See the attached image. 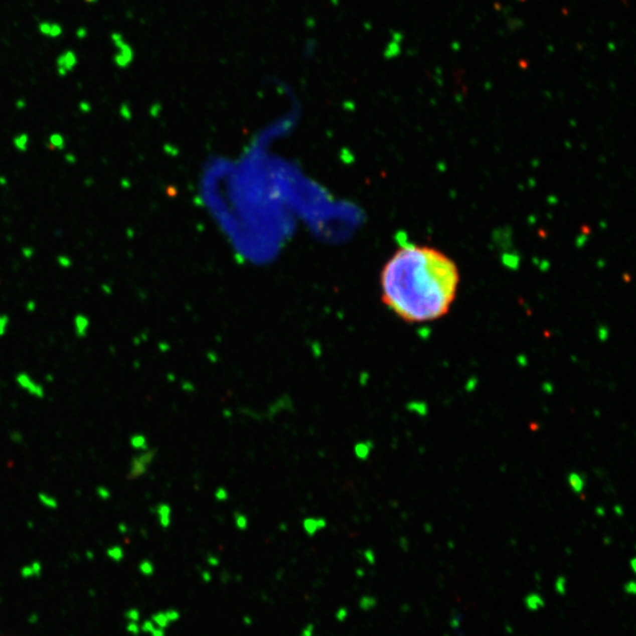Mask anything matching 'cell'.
Here are the masks:
<instances>
[{
	"label": "cell",
	"instance_id": "obj_1",
	"mask_svg": "<svg viewBox=\"0 0 636 636\" xmlns=\"http://www.w3.org/2000/svg\"><path fill=\"white\" fill-rule=\"evenodd\" d=\"M459 285L456 263L425 245L396 250L381 273L382 300L408 323H428L448 314Z\"/></svg>",
	"mask_w": 636,
	"mask_h": 636
},
{
	"label": "cell",
	"instance_id": "obj_2",
	"mask_svg": "<svg viewBox=\"0 0 636 636\" xmlns=\"http://www.w3.org/2000/svg\"><path fill=\"white\" fill-rule=\"evenodd\" d=\"M327 527V521L324 519H306L304 520L303 522V528L305 530V533L307 535L313 536L314 534H317L320 530L324 529Z\"/></svg>",
	"mask_w": 636,
	"mask_h": 636
},
{
	"label": "cell",
	"instance_id": "obj_3",
	"mask_svg": "<svg viewBox=\"0 0 636 636\" xmlns=\"http://www.w3.org/2000/svg\"><path fill=\"white\" fill-rule=\"evenodd\" d=\"M76 64H77V59L73 53H67V55L63 56L58 62L59 73L62 74V76H65L69 71H71L74 66H76Z\"/></svg>",
	"mask_w": 636,
	"mask_h": 636
},
{
	"label": "cell",
	"instance_id": "obj_4",
	"mask_svg": "<svg viewBox=\"0 0 636 636\" xmlns=\"http://www.w3.org/2000/svg\"><path fill=\"white\" fill-rule=\"evenodd\" d=\"M29 143H30V137L28 133H19L13 138V146L17 151L19 152H26L29 148Z\"/></svg>",
	"mask_w": 636,
	"mask_h": 636
},
{
	"label": "cell",
	"instance_id": "obj_5",
	"mask_svg": "<svg viewBox=\"0 0 636 636\" xmlns=\"http://www.w3.org/2000/svg\"><path fill=\"white\" fill-rule=\"evenodd\" d=\"M66 145V140L65 137L63 136L62 133H58V132H55L49 137V146L53 150H64Z\"/></svg>",
	"mask_w": 636,
	"mask_h": 636
},
{
	"label": "cell",
	"instance_id": "obj_6",
	"mask_svg": "<svg viewBox=\"0 0 636 636\" xmlns=\"http://www.w3.org/2000/svg\"><path fill=\"white\" fill-rule=\"evenodd\" d=\"M153 621L155 622V624H157L158 627L162 628V629H164L165 627H168L169 623H170V621H169V618H168L167 614H165V613H158L157 615H154Z\"/></svg>",
	"mask_w": 636,
	"mask_h": 636
},
{
	"label": "cell",
	"instance_id": "obj_7",
	"mask_svg": "<svg viewBox=\"0 0 636 636\" xmlns=\"http://www.w3.org/2000/svg\"><path fill=\"white\" fill-rule=\"evenodd\" d=\"M159 514H161L159 516H161L162 524H163L164 527H168L169 523H170V509H169V507L167 506L163 507L161 512H159Z\"/></svg>",
	"mask_w": 636,
	"mask_h": 636
},
{
	"label": "cell",
	"instance_id": "obj_8",
	"mask_svg": "<svg viewBox=\"0 0 636 636\" xmlns=\"http://www.w3.org/2000/svg\"><path fill=\"white\" fill-rule=\"evenodd\" d=\"M119 114H120V117L123 118V119H125V120H130L131 119V118H132V112H131V109L128 107L127 104H121L120 105Z\"/></svg>",
	"mask_w": 636,
	"mask_h": 636
},
{
	"label": "cell",
	"instance_id": "obj_9",
	"mask_svg": "<svg viewBox=\"0 0 636 636\" xmlns=\"http://www.w3.org/2000/svg\"><path fill=\"white\" fill-rule=\"evenodd\" d=\"M57 262H58L59 265L62 266V268H64V269L70 268V266L72 265V260H71L70 257H67L65 255L58 256V258H57Z\"/></svg>",
	"mask_w": 636,
	"mask_h": 636
},
{
	"label": "cell",
	"instance_id": "obj_10",
	"mask_svg": "<svg viewBox=\"0 0 636 636\" xmlns=\"http://www.w3.org/2000/svg\"><path fill=\"white\" fill-rule=\"evenodd\" d=\"M236 524H237V528H238V529L244 530V529H246V527H248V519H246L244 515H237Z\"/></svg>",
	"mask_w": 636,
	"mask_h": 636
},
{
	"label": "cell",
	"instance_id": "obj_11",
	"mask_svg": "<svg viewBox=\"0 0 636 636\" xmlns=\"http://www.w3.org/2000/svg\"><path fill=\"white\" fill-rule=\"evenodd\" d=\"M335 616H336L337 621H340V622L346 621V618L348 617V609L344 608V607H341L336 611V615H335Z\"/></svg>",
	"mask_w": 636,
	"mask_h": 636
},
{
	"label": "cell",
	"instance_id": "obj_12",
	"mask_svg": "<svg viewBox=\"0 0 636 636\" xmlns=\"http://www.w3.org/2000/svg\"><path fill=\"white\" fill-rule=\"evenodd\" d=\"M165 614H167V616L170 622L177 621L179 618V613L178 610H176V609H169L168 611H165Z\"/></svg>",
	"mask_w": 636,
	"mask_h": 636
},
{
	"label": "cell",
	"instance_id": "obj_13",
	"mask_svg": "<svg viewBox=\"0 0 636 636\" xmlns=\"http://www.w3.org/2000/svg\"><path fill=\"white\" fill-rule=\"evenodd\" d=\"M313 632H314V627H313V624H312V623H309V624H306L305 627H304V629L302 630V634H300V636H313Z\"/></svg>",
	"mask_w": 636,
	"mask_h": 636
},
{
	"label": "cell",
	"instance_id": "obj_14",
	"mask_svg": "<svg viewBox=\"0 0 636 636\" xmlns=\"http://www.w3.org/2000/svg\"><path fill=\"white\" fill-rule=\"evenodd\" d=\"M79 110L82 111L83 113H87V112H90V111H91V105H90V103H87V101H80V104H79Z\"/></svg>",
	"mask_w": 636,
	"mask_h": 636
},
{
	"label": "cell",
	"instance_id": "obj_15",
	"mask_svg": "<svg viewBox=\"0 0 636 636\" xmlns=\"http://www.w3.org/2000/svg\"><path fill=\"white\" fill-rule=\"evenodd\" d=\"M141 569H143L145 574H151L152 571H153V567H152V564L150 562H145L143 564V567H141Z\"/></svg>",
	"mask_w": 636,
	"mask_h": 636
},
{
	"label": "cell",
	"instance_id": "obj_16",
	"mask_svg": "<svg viewBox=\"0 0 636 636\" xmlns=\"http://www.w3.org/2000/svg\"><path fill=\"white\" fill-rule=\"evenodd\" d=\"M202 578H203V581L206 582V583H209V582L212 580V575H211V573H210L209 570H204L202 573Z\"/></svg>",
	"mask_w": 636,
	"mask_h": 636
},
{
	"label": "cell",
	"instance_id": "obj_17",
	"mask_svg": "<svg viewBox=\"0 0 636 636\" xmlns=\"http://www.w3.org/2000/svg\"><path fill=\"white\" fill-rule=\"evenodd\" d=\"M65 161H66L67 163H69V164L73 165V164H76V163H77V157H76V155H74V154L67 153V154L65 155Z\"/></svg>",
	"mask_w": 636,
	"mask_h": 636
},
{
	"label": "cell",
	"instance_id": "obj_18",
	"mask_svg": "<svg viewBox=\"0 0 636 636\" xmlns=\"http://www.w3.org/2000/svg\"><path fill=\"white\" fill-rule=\"evenodd\" d=\"M208 563L210 564V566H212V567H217L218 564H219V559H218V557H216V556H210L209 559H208Z\"/></svg>",
	"mask_w": 636,
	"mask_h": 636
},
{
	"label": "cell",
	"instance_id": "obj_19",
	"mask_svg": "<svg viewBox=\"0 0 636 636\" xmlns=\"http://www.w3.org/2000/svg\"><path fill=\"white\" fill-rule=\"evenodd\" d=\"M23 253H24V256L28 257V258H31V257L33 256V249H31V248H24L23 249Z\"/></svg>",
	"mask_w": 636,
	"mask_h": 636
},
{
	"label": "cell",
	"instance_id": "obj_20",
	"mask_svg": "<svg viewBox=\"0 0 636 636\" xmlns=\"http://www.w3.org/2000/svg\"><path fill=\"white\" fill-rule=\"evenodd\" d=\"M152 635H153V636H165L164 629H162V628L155 629V628H154L153 630H152Z\"/></svg>",
	"mask_w": 636,
	"mask_h": 636
},
{
	"label": "cell",
	"instance_id": "obj_21",
	"mask_svg": "<svg viewBox=\"0 0 636 636\" xmlns=\"http://www.w3.org/2000/svg\"><path fill=\"white\" fill-rule=\"evenodd\" d=\"M244 622H245L246 624L249 625V624H251V622H252V621H251V618H250L249 616H245V617H244Z\"/></svg>",
	"mask_w": 636,
	"mask_h": 636
},
{
	"label": "cell",
	"instance_id": "obj_22",
	"mask_svg": "<svg viewBox=\"0 0 636 636\" xmlns=\"http://www.w3.org/2000/svg\"><path fill=\"white\" fill-rule=\"evenodd\" d=\"M367 557H368V560H369V562H373V561H371V560H373V559H374V557H373V556H371V554H370V553H367Z\"/></svg>",
	"mask_w": 636,
	"mask_h": 636
}]
</instances>
